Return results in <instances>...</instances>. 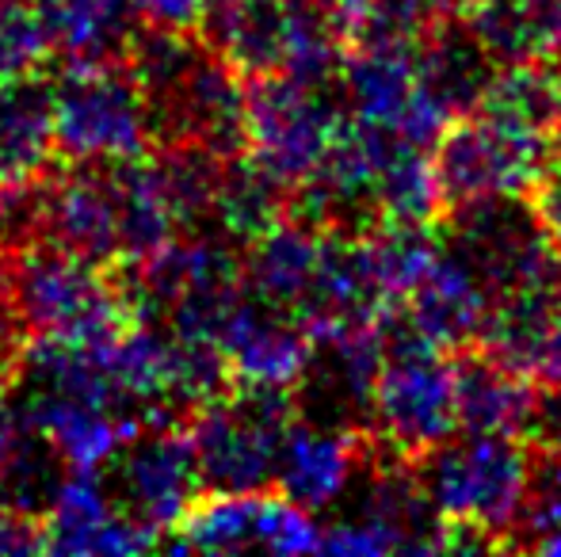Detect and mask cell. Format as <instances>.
I'll use <instances>...</instances> for the list:
<instances>
[{
	"instance_id": "cell-1",
	"label": "cell",
	"mask_w": 561,
	"mask_h": 557,
	"mask_svg": "<svg viewBox=\"0 0 561 557\" xmlns=\"http://www.w3.org/2000/svg\"><path fill=\"white\" fill-rule=\"evenodd\" d=\"M123 66L146 100L153 149L207 146L241 156L249 146V81L203 31L138 27Z\"/></svg>"
},
{
	"instance_id": "cell-2",
	"label": "cell",
	"mask_w": 561,
	"mask_h": 557,
	"mask_svg": "<svg viewBox=\"0 0 561 557\" xmlns=\"http://www.w3.org/2000/svg\"><path fill=\"white\" fill-rule=\"evenodd\" d=\"M413 469L444 520L447 554L512 550L531 474V439L462 431V439L439 443Z\"/></svg>"
},
{
	"instance_id": "cell-3",
	"label": "cell",
	"mask_w": 561,
	"mask_h": 557,
	"mask_svg": "<svg viewBox=\"0 0 561 557\" xmlns=\"http://www.w3.org/2000/svg\"><path fill=\"white\" fill-rule=\"evenodd\" d=\"M4 260L31 340L107 351L126 328L138 325V302L126 268H100L50 241H35Z\"/></svg>"
},
{
	"instance_id": "cell-4",
	"label": "cell",
	"mask_w": 561,
	"mask_h": 557,
	"mask_svg": "<svg viewBox=\"0 0 561 557\" xmlns=\"http://www.w3.org/2000/svg\"><path fill=\"white\" fill-rule=\"evenodd\" d=\"M561 164V138L524 115L481 100L447 123L432 146L447 210L489 195H531Z\"/></svg>"
},
{
	"instance_id": "cell-5",
	"label": "cell",
	"mask_w": 561,
	"mask_h": 557,
	"mask_svg": "<svg viewBox=\"0 0 561 557\" xmlns=\"http://www.w3.org/2000/svg\"><path fill=\"white\" fill-rule=\"evenodd\" d=\"M455 431L450 351L416 333L401 313H393L386 321V348L375 379V402H370V436L382 451L405 462H421Z\"/></svg>"
},
{
	"instance_id": "cell-6",
	"label": "cell",
	"mask_w": 561,
	"mask_h": 557,
	"mask_svg": "<svg viewBox=\"0 0 561 557\" xmlns=\"http://www.w3.org/2000/svg\"><path fill=\"white\" fill-rule=\"evenodd\" d=\"M138 321H161L176 333L218 336L244 302V253L222 233H180L153 256L130 264Z\"/></svg>"
},
{
	"instance_id": "cell-7",
	"label": "cell",
	"mask_w": 561,
	"mask_h": 557,
	"mask_svg": "<svg viewBox=\"0 0 561 557\" xmlns=\"http://www.w3.org/2000/svg\"><path fill=\"white\" fill-rule=\"evenodd\" d=\"M295 390L237 382L218 402L187 420L199 474L207 489H275L283 439L295 423Z\"/></svg>"
},
{
	"instance_id": "cell-8",
	"label": "cell",
	"mask_w": 561,
	"mask_h": 557,
	"mask_svg": "<svg viewBox=\"0 0 561 557\" xmlns=\"http://www.w3.org/2000/svg\"><path fill=\"white\" fill-rule=\"evenodd\" d=\"M54 127L61 161L118 164L153 153L146 100L123 61L61 69L54 77Z\"/></svg>"
},
{
	"instance_id": "cell-9",
	"label": "cell",
	"mask_w": 561,
	"mask_h": 557,
	"mask_svg": "<svg viewBox=\"0 0 561 557\" xmlns=\"http://www.w3.org/2000/svg\"><path fill=\"white\" fill-rule=\"evenodd\" d=\"M164 538L172 554H310L321 550V523L279 489H203Z\"/></svg>"
},
{
	"instance_id": "cell-10",
	"label": "cell",
	"mask_w": 561,
	"mask_h": 557,
	"mask_svg": "<svg viewBox=\"0 0 561 557\" xmlns=\"http://www.w3.org/2000/svg\"><path fill=\"white\" fill-rule=\"evenodd\" d=\"M344 107L329 100V89H310L283 73L249 77V146L256 161L283 187H298L313 176L321 156L333 146Z\"/></svg>"
},
{
	"instance_id": "cell-11",
	"label": "cell",
	"mask_w": 561,
	"mask_h": 557,
	"mask_svg": "<svg viewBox=\"0 0 561 557\" xmlns=\"http://www.w3.org/2000/svg\"><path fill=\"white\" fill-rule=\"evenodd\" d=\"M100 477L118 512L153 527L157 535H169L207 489L184 423L138 428L118 443Z\"/></svg>"
},
{
	"instance_id": "cell-12",
	"label": "cell",
	"mask_w": 561,
	"mask_h": 557,
	"mask_svg": "<svg viewBox=\"0 0 561 557\" xmlns=\"http://www.w3.org/2000/svg\"><path fill=\"white\" fill-rule=\"evenodd\" d=\"M38 241L66 248L100 268H126L118 230L115 164L58 161L43 176V230Z\"/></svg>"
},
{
	"instance_id": "cell-13",
	"label": "cell",
	"mask_w": 561,
	"mask_h": 557,
	"mask_svg": "<svg viewBox=\"0 0 561 557\" xmlns=\"http://www.w3.org/2000/svg\"><path fill=\"white\" fill-rule=\"evenodd\" d=\"M455 417L466 436H527L542 413V386L485 344L450 351Z\"/></svg>"
},
{
	"instance_id": "cell-14",
	"label": "cell",
	"mask_w": 561,
	"mask_h": 557,
	"mask_svg": "<svg viewBox=\"0 0 561 557\" xmlns=\"http://www.w3.org/2000/svg\"><path fill=\"white\" fill-rule=\"evenodd\" d=\"M218 344H222L237 382L283 390H295L313 351V336L306 333L302 321L252 294H244V302L229 313Z\"/></svg>"
},
{
	"instance_id": "cell-15",
	"label": "cell",
	"mask_w": 561,
	"mask_h": 557,
	"mask_svg": "<svg viewBox=\"0 0 561 557\" xmlns=\"http://www.w3.org/2000/svg\"><path fill=\"white\" fill-rule=\"evenodd\" d=\"M46 554H146L161 535L112 504L100 474H69L43 520Z\"/></svg>"
},
{
	"instance_id": "cell-16",
	"label": "cell",
	"mask_w": 561,
	"mask_h": 557,
	"mask_svg": "<svg viewBox=\"0 0 561 557\" xmlns=\"http://www.w3.org/2000/svg\"><path fill=\"white\" fill-rule=\"evenodd\" d=\"M398 313L432 344L458 351L485 340L496 302L485 290V282L473 276L450 248H444L436 264L421 276V282L405 294Z\"/></svg>"
},
{
	"instance_id": "cell-17",
	"label": "cell",
	"mask_w": 561,
	"mask_h": 557,
	"mask_svg": "<svg viewBox=\"0 0 561 557\" xmlns=\"http://www.w3.org/2000/svg\"><path fill=\"white\" fill-rule=\"evenodd\" d=\"M367 446L370 431L325 428V423L295 417L287 439H283L275 489L306 512H321L344 497Z\"/></svg>"
},
{
	"instance_id": "cell-18",
	"label": "cell",
	"mask_w": 561,
	"mask_h": 557,
	"mask_svg": "<svg viewBox=\"0 0 561 557\" xmlns=\"http://www.w3.org/2000/svg\"><path fill=\"white\" fill-rule=\"evenodd\" d=\"M58 69L115 66L138 35L130 0H31Z\"/></svg>"
},
{
	"instance_id": "cell-19",
	"label": "cell",
	"mask_w": 561,
	"mask_h": 557,
	"mask_svg": "<svg viewBox=\"0 0 561 557\" xmlns=\"http://www.w3.org/2000/svg\"><path fill=\"white\" fill-rule=\"evenodd\" d=\"M58 161L54 81L46 73L0 81V184L43 179Z\"/></svg>"
},
{
	"instance_id": "cell-20",
	"label": "cell",
	"mask_w": 561,
	"mask_h": 557,
	"mask_svg": "<svg viewBox=\"0 0 561 557\" xmlns=\"http://www.w3.org/2000/svg\"><path fill=\"white\" fill-rule=\"evenodd\" d=\"M325 233L295 218H283L275 230L256 237L244 253V287L252 298L267 305H279L290 317H298L318 279Z\"/></svg>"
},
{
	"instance_id": "cell-21",
	"label": "cell",
	"mask_w": 561,
	"mask_h": 557,
	"mask_svg": "<svg viewBox=\"0 0 561 557\" xmlns=\"http://www.w3.org/2000/svg\"><path fill=\"white\" fill-rule=\"evenodd\" d=\"M287 199L290 187H283L275 176H267L256 161H249L244 153L229 156L210 225L226 241H233L237 248H249L252 241L264 237L267 230H275L287 218Z\"/></svg>"
},
{
	"instance_id": "cell-22",
	"label": "cell",
	"mask_w": 561,
	"mask_h": 557,
	"mask_svg": "<svg viewBox=\"0 0 561 557\" xmlns=\"http://www.w3.org/2000/svg\"><path fill=\"white\" fill-rule=\"evenodd\" d=\"M115 192L118 230H123V260L130 268V264L153 256L161 245H169L180 233V225L169 207V195L161 187V176L153 169V153L138 156V161H118Z\"/></svg>"
},
{
	"instance_id": "cell-23",
	"label": "cell",
	"mask_w": 561,
	"mask_h": 557,
	"mask_svg": "<svg viewBox=\"0 0 561 557\" xmlns=\"http://www.w3.org/2000/svg\"><path fill=\"white\" fill-rule=\"evenodd\" d=\"M229 156L207 146H161L153 149V169L169 195L180 233H199L215 218V199L222 187Z\"/></svg>"
},
{
	"instance_id": "cell-24",
	"label": "cell",
	"mask_w": 561,
	"mask_h": 557,
	"mask_svg": "<svg viewBox=\"0 0 561 557\" xmlns=\"http://www.w3.org/2000/svg\"><path fill=\"white\" fill-rule=\"evenodd\" d=\"M69 474L73 469L58 454V446L43 431L27 428L15 451L8 454V462L0 466V504L43 523L54 500H58L61 485L69 481Z\"/></svg>"
},
{
	"instance_id": "cell-25",
	"label": "cell",
	"mask_w": 561,
	"mask_h": 557,
	"mask_svg": "<svg viewBox=\"0 0 561 557\" xmlns=\"http://www.w3.org/2000/svg\"><path fill=\"white\" fill-rule=\"evenodd\" d=\"M512 550L561 557V451L547 439H531V474Z\"/></svg>"
},
{
	"instance_id": "cell-26",
	"label": "cell",
	"mask_w": 561,
	"mask_h": 557,
	"mask_svg": "<svg viewBox=\"0 0 561 557\" xmlns=\"http://www.w3.org/2000/svg\"><path fill=\"white\" fill-rule=\"evenodd\" d=\"M50 38L31 0H0V81L46 73Z\"/></svg>"
},
{
	"instance_id": "cell-27",
	"label": "cell",
	"mask_w": 561,
	"mask_h": 557,
	"mask_svg": "<svg viewBox=\"0 0 561 557\" xmlns=\"http://www.w3.org/2000/svg\"><path fill=\"white\" fill-rule=\"evenodd\" d=\"M527 374H531L547 394L561 397V294L554 298V305H550L547 328H542V340H539V348H535Z\"/></svg>"
},
{
	"instance_id": "cell-28",
	"label": "cell",
	"mask_w": 561,
	"mask_h": 557,
	"mask_svg": "<svg viewBox=\"0 0 561 557\" xmlns=\"http://www.w3.org/2000/svg\"><path fill=\"white\" fill-rule=\"evenodd\" d=\"M130 8L149 27L199 31L203 23V0H130Z\"/></svg>"
},
{
	"instance_id": "cell-29",
	"label": "cell",
	"mask_w": 561,
	"mask_h": 557,
	"mask_svg": "<svg viewBox=\"0 0 561 557\" xmlns=\"http://www.w3.org/2000/svg\"><path fill=\"white\" fill-rule=\"evenodd\" d=\"M0 554H46L43 523L0 504Z\"/></svg>"
},
{
	"instance_id": "cell-30",
	"label": "cell",
	"mask_w": 561,
	"mask_h": 557,
	"mask_svg": "<svg viewBox=\"0 0 561 557\" xmlns=\"http://www.w3.org/2000/svg\"><path fill=\"white\" fill-rule=\"evenodd\" d=\"M23 431H27V423L20 420V413L8 405V397L0 394V466L8 462V454L15 451V443L23 439Z\"/></svg>"
},
{
	"instance_id": "cell-31",
	"label": "cell",
	"mask_w": 561,
	"mask_h": 557,
	"mask_svg": "<svg viewBox=\"0 0 561 557\" xmlns=\"http://www.w3.org/2000/svg\"><path fill=\"white\" fill-rule=\"evenodd\" d=\"M542 439H547L550 446H558V451H561V405H558L554 413H550V420H547V436H542Z\"/></svg>"
}]
</instances>
